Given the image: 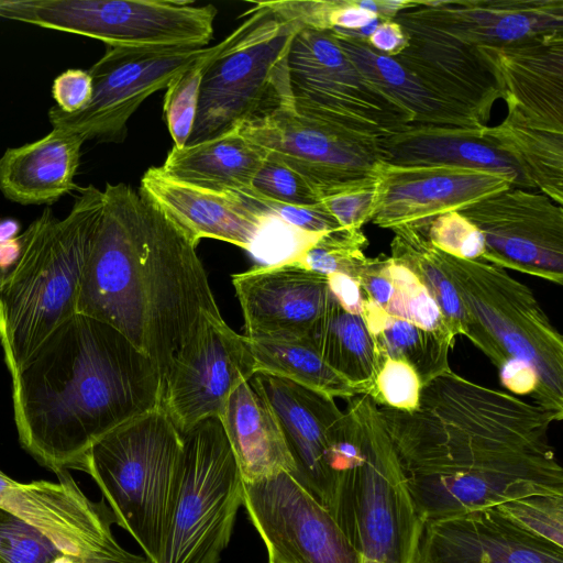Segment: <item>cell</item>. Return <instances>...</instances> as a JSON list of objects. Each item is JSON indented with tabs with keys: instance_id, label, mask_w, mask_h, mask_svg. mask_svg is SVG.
<instances>
[{
	"instance_id": "cell-32",
	"label": "cell",
	"mask_w": 563,
	"mask_h": 563,
	"mask_svg": "<svg viewBox=\"0 0 563 563\" xmlns=\"http://www.w3.org/2000/svg\"><path fill=\"white\" fill-rule=\"evenodd\" d=\"M482 134L517 165L533 189L562 206L563 133L532 126L507 112L497 125H485Z\"/></svg>"
},
{
	"instance_id": "cell-10",
	"label": "cell",
	"mask_w": 563,
	"mask_h": 563,
	"mask_svg": "<svg viewBox=\"0 0 563 563\" xmlns=\"http://www.w3.org/2000/svg\"><path fill=\"white\" fill-rule=\"evenodd\" d=\"M217 9L192 0H0V18L107 46L207 47Z\"/></svg>"
},
{
	"instance_id": "cell-27",
	"label": "cell",
	"mask_w": 563,
	"mask_h": 563,
	"mask_svg": "<svg viewBox=\"0 0 563 563\" xmlns=\"http://www.w3.org/2000/svg\"><path fill=\"white\" fill-rule=\"evenodd\" d=\"M84 139L53 128L44 137L8 148L0 158V190L20 205H53L76 186Z\"/></svg>"
},
{
	"instance_id": "cell-8",
	"label": "cell",
	"mask_w": 563,
	"mask_h": 563,
	"mask_svg": "<svg viewBox=\"0 0 563 563\" xmlns=\"http://www.w3.org/2000/svg\"><path fill=\"white\" fill-rule=\"evenodd\" d=\"M356 455L344 485L340 526L361 563H411L422 528L378 405L347 399Z\"/></svg>"
},
{
	"instance_id": "cell-50",
	"label": "cell",
	"mask_w": 563,
	"mask_h": 563,
	"mask_svg": "<svg viewBox=\"0 0 563 563\" xmlns=\"http://www.w3.org/2000/svg\"><path fill=\"white\" fill-rule=\"evenodd\" d=\"M20 224L14 219L0 220V243L18 236Z\"/></svg>"
},
{
	"instance_id": "cell-23",
	"label": "cell",
	"mask_w": 563,
	"mask_h": 563,
	"mask_svg": "<svg viewBox=\"0 0 563 563\" xmlns=\"http://www.w3.org/2000/svg\"><path fill=\"white\" fill-rule=\"evenodd\" d=\"M475 48L508 113L532 126L563 133V33Z\"/></svg>"
},
{
	"instance_id": "cell-49",
	"label": "cell",
	"mask_w": 563,
	"mask_h": 563,
	"mask_svg": "<svg viewBox=\"0 0 563 563\" xmlns=\"http://www.w3.org/2000/svg\"><path fill=\"white\" fill-rule=\"evenodd\" d=\"M21 251L19 235L12 240L0 243V273L10 268L18 260Z\"/></svg>"
},
{
	"instance_id": "cell-43",
	"label": "cell",
	"mask_w": 563,
	"mask_h": 563,
	"mask_svg": "<svg viewBox=\"0 0 563 563\" xmlns=\"http://www.w3.org/2000/svg\"><path fill=\"white\" fill-rule=\"evenodd\" d=\"M377 199L378 175L334 190L320 202L342 228L360 230L372 221Z\"/></svg>"
},
{
	"instance_id": "cell-24",
	"label": "cell",
	"mask_w": 563,
	"mask_h": 563,
	"mask_svg": "<svg viewBox=\"0 0 563 563\" xmlns=\"http://www.w3.org/2000/svg\"><path fill=\"white\" fill-rule=\"evenodd\" d=\"M139 191L197 245L208 238L250 252L269 220L235 192L174 180L161 167L144 173Z\"/></svg>"
},
{
	"instance_id": "cell-19",
	"label": "cell",
	"mask_w": 563,
	"mask_h": 563,
	"mask_svg": "<svg viewBox=\"0 0 563 563\" xmlns=\"http://www.w3.org/2000/svg\"><path fill=\"white\" fill-rule=\"evenodd\" d=\"M394 20L405 31L407 45L393 58L428 90L487 125L500 95L476 48L430 22L411 0Z\"/></svg>"
},
{
	"instance_id": "cell-3",
	"label": "cell",
	"mask_w": 563,
	"mask_h": 563,
	"mask_svg": "<svg viewBox=\"0 0 563 563\" xmlns=\"http://www.w3.org/2000/svg\"><path fill=\"white\" fill-rule=\"evenodd\" d=\"M11 378L19 442L55 474L82 472L99 440L163 406L155 364L115 328L80 313Z\"/></svg>"
},
{
	"instance_id": "cell-2",
	"label": "cell",
	"mask_w": 563,
	"mask_h": 563,
	"mask_svg": "<svg viewBox=\"0 0 563 563\" xmlns=\"http://www.w3.org/2000/svg\"><path fill=\"white\" fill-rule=\"evenodd\" d=\"M194 243L143 194L107 184L75 313L128 338L164 379L208 317H221Z\"/></svg>"
},
{
	"instance_id": "cell-38",
	"label": "cell",
	"mask_w": 563,
	"mask_h": 563,
	"mask_svg": "<svg viewBox=\"0 0 563 563\" xmlns=\"http://www.w3.org/2000/svg\"><path fill=\"white\" fill-rule=\"evenodd\" d=\"M219 47L220 43L211 46L209 53L179 71L166 86L163 108L175 147L185 146L192 132L202 76Z\"/></svg>"
},
{
	"instance_id": "cell-21",
	"label": "cell",
	"mask_w": 563,
	"mask_h": 563,
	"mask_svg": "<svg viewBox=\"0 0 563 563\" xmlns=\"http://www.w3.org/2000/svg\"><path fill=\"white\" fill-rule=\"evenodd\" d=\"M249 339L306 341L327 308L328 277L296 262L232 275Z\"/></svg>"
},
{
	"instance_id": "cell-28",
	"label": "cell",
	"mask_w": 563,
	"mask_h": 563,
	"mask_svg": "<svg viewBox=\"0 0 563 563\" xmlns=\"http://www.w3.org/2000/svg\"><path fill=\"white\" fill-rule=\"evenodd\" d=\"M219 418L243 483L292 475L295 464L275 415L250 380L230 394Z\"/></svg>"
},
{
	"instance_id": "cell-5",
	"label": "cell",
	"mask_w": 563,
	"mask_h": 563,
	"mask_svg": "<svg viewBox=\"0 0 563 563\" xmlns=\"http://www.w3.org/2000/svg\"><path fill=\"white\" fill-rule=\"evenodd\" d=\"M466 313V336L496 366L501 384L563 418V338L525 284L482 258L439 250Z\"/></svg>"
},
{
	"instance_id": "cell-20",
	"label": "cell",
	"mask_w": 563,
	"mask_h": 563,
	"mask_svg": "<svg viewBox=\"0 0 563 563\" xmlns=\"http://www.w3.org/2000/svg\"><path fill=\"white\" fill-rule=\"evenodd\" d=\"M515 187L503 174L453 165L399 166L384 163L372 222L394 230H424L437 217Z\"/></svg>"
},
{
	"instance_id": "cell-39",
	"label": "cell",
	"mask_w": 563,
	"mask_h": 563,
	"mask_svg": "<svg viewBox=\"0 0 563 563\" xmlns=\"http://www.w3.org/2000/svg\"><path fill=\"white\" fill-rule=\"evenodd\" d=\"M0 563H101L70 555L45 534L0 509Z\"/></svg>"
},
{
	"instance_id": "cell-18",
	"label": "cell",
	"mask_w": 563,
	"mask_h": 563,
	"mask_svg": "<svg viewBox=\"0 0 563 563\" xmlns=\"http://www.w3.org/2000/svg\"><path fill=\"white\" fill-rule=\"evenodd\" d=\"M256 373L245 335L210 316L174 357L164 385L163 408L184 432L220 416L230 394Z\"/></svg>"
},
{
	"instance_id": "cell-36",
	"label": "cell",
	"mask_w": 563,
	"mask_h": 563,
	"mask_svg": "<svg viewBox=\"0 0 563 563\" xmlns=\"http://www.w3.org/2000/svg\"><path fill=\"white\" fill-rule=\"evenodd\" d=\"M390 257L410 269L438 305L457 338L465 334L467 318L455 287L444 271L437 249L427 235L412 227L391 230Z\"/></svg>"
},
{
	"instance_id": "cell-7",
	"label": "cell",
	"mask_w": 563,
	"mask_h": 563,
	"mask_svg": "<svg viewBox=\"0 0 563 563\" xmlns=\"http://www.w3.org/2000/svg\"><path fill=\"white\" fill-rule=\"evenodd\" d=\"M210 58L202 76L192 132L186 145L205 142L294 107L287 56L297 22L263 1Z\"/></svg>"
},
{
	"instance_id": "cell-11",
	"label": "cell",
	"mask_w": 563,
	"mask_h": 563,
	"mask_svg": "<svg viewBox=\"0 0 563 563\" xmlns=\"http://www.w3.org/2000/svg\"><path fill=\"white\" fill-rule=\"evenodd\" d=\"M294 110L350 134L382 140L410 114L372 85L331 31L300 27L287 56Z\"/></svg>"
},
{
	"instance_id": "cell-26",
	"label": "cell",
	"mask_w": 563,
	"mask_h": 563,
	"mask_svg": "<svg viewBox=\"0 0 563 563\" xmlns=\"http://www.w3.org/2000/svg\"><path fill=\"white\" fill-rule=\"evenodd\" d=\"M483 128L408 124L378 145L385 163L391 165L488 169L505 175L515 187L533 189L517 165L483 137Z\"/></svg>"
},
{
	"instance_id": "cell-31",
	"label": "cell",
	"mask_w": 563,
	"mask_h": 563,
	"mask_svg": "<svg viewBox=\"0 0 563 563\" xmlns=\"http://www.w3.org/2000/svg\"><path fill=\"white\" fill-rule=\"evenodd\" d=\"M306 341L361 394H371L385 358L362 314L345 310L331 292Z\"/></svg>"
},
{
	"instance_id": "cell-37",
	"label": "cell",
	"mask_w": 563,
	"mask_h": 563,
	"mask_svg": "<svg viewBox=\"0 0 563 563\" xmlns=\"http://www.w3.org/2000/svg\"><path fill=\"white\" fill-rule=\"evenodd\" d=\"M367 244L362 229L341 228L321 235L295 262L324 276L340 273L358 279Z\"/></svg>"
},
{
	"instance_id": "cell-40",
	"label": "cell",
	"mask_w": 563,
	"mask_h": 563,
	"mask_svg": "<svg viewBox=\"0 0 563 563\" xmlns=\"http://www.w3.org/2000/svg\"><path fill=\"white\" fill-rule=\"evenodd\" d=\"M533 537L563 548V494H540L495 507Z\"/></svg>"
},
{
	"instance_id": "cell-30",
	"label": "cell",
	"mask_w": 563,
	"mask_h": 563,
	"mask_svg": "<svg viewBox=\"0 0 563 563\" xmlns=\"http://www.w3.org/2000/svg\"><path fill=\"white\" fill-rule=\"evenodd\" d=\"M333 34L361 74L410 114L411 124L471 129L485 126L473 114L428 90L393 57L372 48L366 40Z\"/></svg>"
},
{
	"instance_id": "cell-33",
	"label": "cell",
	"mask_w": 563,
	"mask_h": 563,
	"mask_svg": "<svg viewBox=\"0 0 563 563\" xmlns=\"http://www.w3.org/2000/svg\"><path fill=\"white\" fill-rule=\"evenodd\" d=\"M358 280L364 298L388 316L456 340L424 286L410 269L390 256L368 257Z\"/></svg>"
},
{
	"instance_id": "cell-41",
	"label": "cell",
	"mask_w": 563,
	"mask_h": 563,
	"mask_svg": "<svg viewBox=\"0 0 563 563\" xmlns=\"http://www.w3.org/2000/svg\"><path fill=\"white\" fill-rule=\"evenodd\" d=\"M258 195L287 205L316 206L319 194L295 170L266 156L250 187Z\"/></svg>"
},
{
	"instance_id": "cell-34",
	"label": "cell",
	"mask_w": 563,
	"mask_h": 563,
	"mask_svg": "<svg viewBox=\"0 0 563 563\" xmlns=\"http://www.w3.org/2000/svg\"><path fill=\"white\" fill-rule=\"evenodd\" d=\"M362 317L383 357L408 363L422 386L451 369L449 354L455 341L388 316L365 298Z\"/></svg>"
},
{
	"instance_id": "cell-15",
	"label": "cell",
	"mask_w": 563,
	"mask_h": 563,
	"mask_svg": "<svg viewBox=\"0 0 563 563\" xmlns=\"http://www.w3.org/2000/svg\"><path fill=\"white\" fill-rule=\"evenodd\" d=\"M243 506L268 563H361L333 516L286 472L243 483Z\"/></svg>"
},
{
	"instance_id": "cell-16",
	"label": "cell",
	"mask_w": 563,
	"mask_h": 563,
	"mask_svg": "<svg viewBox=\"0 0 563 563\" xmlns=\"http://www.w3.org/2000/svg\"><path fill=\"white\" fill-rule=\"evenodd\" d=\"M482 233V260L563 284V208L540 191L510 187L460 211Z\"/></svg>"
},
{
	"instance_id": "cell-35",
	"label": "cell",
	"mask_w": 563,
	"mask_h": 563,
	"mask_svg": "<svg viewBox=\"0 0 563 563\" xmlns=\"http://www.w3.org/2000/svg\"><path fill=\"white\" fill-rule=\"evenodd\" d=\"M246 339L255 360L256 372L291 380L332 398L347 400L361 394L307 341Z\"/></svg>"
},
{
	"instance_id": "cell-42",
	"label": "cell",
	"mask_w": 563,
	"mask_h": 563,
	"mask_svg": "<svg viewBox=\"0 0 563 563\" xmlns=\"http://www.w3.org/2000/svg\"><path fill=\"white\" fill-rule=\"evenodd\" d=\"M442 252L460 258H482L485 242L478 229L460 211L443 213L421 230Z\"/></svg>"
},
{
	"instance_id": "cell-12",
	"label": "cell",
	"mask_w": 563,
	"mask_h": 563,
	"mask_svg": "<svg viewBox=\"0 0 563 563\" xmlns=\"http://www.w3.org/2000/svg\"><path fill=\"white\" fill-rule=\"evenodd\" d=\"M250 383L275 415L295 464L291 476L339 523L356 450L345 411L334 398L275 375L256 372Z\"/></svg>"
},
{
	"instance_id": "cell-1",
	"label": "cell",
	"mask_w": 563,
	"mask_h": 563,
	"mask_svg": "<svg viewBox=\"0 0 563 563\" xmlns=\"http://www.w3.org/2000/svg\"><path fill=\"white\" fill-rule=\"evenodd\" d=\"M555 416L454 372L423 387L391 441L422 522L540 494H563Z\"/></svg>"
},
{
	"instance_id": "cell-45",
	"label": "cell",
	"mask_w": 563,
	"mask_h": 563,
	"mask_svg": "<svg viewBox=\"0 0 563 563\" xmlns=\"http://www.w3.org/2000/svg\"><path fill=\"white\" fill-rule=\"evenodd\" d=\"M232 192L241 196L260 213L308 233L323 234L342 228L321 202L309 207L282 203L258 195L250 187Z\"/></svg>"
},
{
	"instance_id": "cell-14",
	"label": "cell",
	"mask_w": 563,
	"mask_h": 563,
	"mask_svg": "<svg viewBox=\"0 0 563 563\" xmlns=\"http://www.w3.org/2000/svg\"><path fill=\"white\" fill-rule=\"evenodd\" d=\"M266 156L300 175L320 199L345 186L376 177L385 163L378 141L360 137L301 115L294 107L239 128Z\"/></svg>"
},
{
	"instance_id": "cell-13",
	"label": "cell",
	"mask_w": 563,
	"mask_h": 563,
	"mask_svg": "<svg viewBox=\"0 0 563 563\" xmlns=\"http://www.w3.org/2000/svg\"><path fill=\"white\" fill-rule=\"evenodd\" d=\"M211 46H107L103 56L88 70L92 98L76 113L56 106L48 110L53 128L80 135L84 141L120 143L128 121L152 93L166 88L184 68L205 56Z\"/></svg>"
},
{
	"instance_id": "cell-47",
	"label": "cell",
	"mask_w": 563,
	"mask_h": 563,
	"mask_svg": "<svg viewBox=\"0 0 563 563\" xmlns=\"http://www.w3.org/2000/svg\"><path fill=\"white\" fill-rule=\"evenodd\" d=\"M327 277L329 288L335 300L349 312L362 314L364 295L360 280L340 273Z\"/></svg>"
},
{
	"instance_id": "cell-48",
	"label": "cell",
	"mask_w": 563,
	"mask_h": 563,
	"mask_svg": "<svg viewBox=\"0 0 563 563\" xmlns=\"http://www.w3.org/2000/svg\"><path fill=\"white\" fill-rule=\"evenodd\" d=\"M366 42L379 54L395 57L406 47L407 36L400 24L393 19L382 21Z\"/></svg>"
},
{
	"instance_id": "cell-29",
	"label": "cell",
	"mask_w": 563,
	"mask_h": 563,
	"mask_svg": "<svg viewBox=\"0 0 563 563\" xmlns=\"http://www.w3.org/2000/svg\"><path fill=\"white\" fill-rule=\"evenodd\" d=\"M265 159V151L236 129L197 144L173 146L161 169L172 179L195 187L239 191L251 187Z\"/></svg>"
},
{
	"instance_id": "cell-46",
	"label": "cell",
	"mask_w": 563,
	"mask_h": 563,
	"mask_svg": "<svg viewBox=\"0 0 563 563\" xmlns=\"http://www.w3.org/2000/svg\"><path fill=\"white\" fill-rule=\"evenodd\" d=\"M57 108L65 113L84 110L92 98V79L88 70L70 68L58 75L52 86Z\"/></svg>"
},
{
	"instance_id": "cell-22",
	"label": "cell",
	"mask_w": 563,
	"mask_h": 563,
	"mask_svg": "<svg viewBox=\"0 0 563 563\" xmlns=\"http://www.w3.org/2000/svg\"><path fill=\"white\" fill-rule=\"evenodd\" d=\"M411 563H563V548L493 507L424 521Z\"/></svg>"
},
{
	"instance_id": "cell-6",
	"label": "cell",
	"mask_w": 563,
	"mask_h": 563,
	"mask_svg": "<svg viewBox=\"0 0 563 563\" xmlns=\"http://www.w3.org/2000/svg\"><path fill=\"white\" fill-rule=\"evenodd\" d=\"M183 438L163 406L118 427L88 452L84 471L152 563H163L178 495Z\"/></svg>"
},
{
	"instance_id": "cell-17",
	"label": "cell",
	"mask_w": 563,
	"mask_h": 563,
	"mask_svg": "<svg viewBox=\"0 0 563 563\" xmlns=\"http://www.w3.org/2000/svg\"><path fill=\"white\" fill-rule=\"evenodd\" d=\"M58 482L20 483L0 471V509L40 530L64 552L101 563H152L115 540L114 518L104 503L91 501L69 471Z\"/></svg>"
},
{
	"instance_id": "cell-4",
	"label": "cell",
	"mask_w": 563,
	"mask_h": 563,
	"mask_svg": "<svg viewBox=\"0 0 563 563\" xmlns=\"http://www.w3.org/2000/svg\"><path fill=\"white\" fill-rule=\"evenodd\" d=\"M102 210L103 191L88 185L64 219L46 207L19 235L20 255L0 273V345L11 377L75 314Z\"/></svg>"
},
{
	"instance_id": "cell-25",
	"label": "cell",
	"mask_w": 563,
	"mask_h": 563,
	"mask_svg": "<svg viewBox=\"0 0 563 563\" xmlns=\"http://www.w3.org/2000/svg\"><path fill=\"white\" fill-rule=\"evenodd\" d=\"M430 22L473 47L563 33V0L411 1Z\"/></svg>"
},
{
	"instance_id": "cell-9",
	"label": "cell",
	"mask_w": 563,
	"mask_h": 563,
	"mask_svg": "<svg viewBox=\"0 0 563 563\" xmlns=\"http://www.w3.org/2000/svg\"><path fill=\"white\" fill-rule=\"evenodd\" d=\"M180 433L179 489L163 563H219L243 505V479L219 416Z\"/></svg>"
},
{
	"instance_id": "cell-44",
	"label": "cell",
	"mask_w": 563,
	"mask_h": 563,
	"mask_svg": "<svg viewBox=\"0 0 563 563\" xmlns=\"http://www.w3.org/2000/svg\"><path fill=\"white\" fill-rule=\"evenodd\" d=\"M422 384L406 362L385 357L369 396L378 406L413 410L419 404Z\"/></svg>"
}]
</instances>
